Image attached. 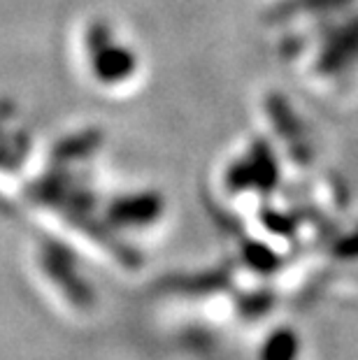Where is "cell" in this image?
I'll return each mask as SVG.
<instances>
[{"instance_id":"obj_1","label":"cell","mask_w":358,"mask_h":360,"mask_svg":"<svg viewBox=\"0 0 358 360\" xmlns=\"http://www.w3.org/2000/svg\"><path fill=\"white\" fill-rule=\"evenodd\" d=\"M298 354V342L291 333H277L263 351V360H293Z\"/></svg>"}]
</instances>
